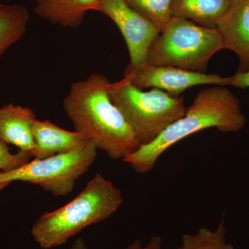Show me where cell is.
Listing matches in <instances>:
<instances>
[{"label":"cell","mask_w":249,"mask_h":249,"mask_svg":"<svg viewBox=\"0 0 249 249\" xmlns=\"http://www.w3.org/2000/svg\"><path fill=\"white\" fill-rule=\"evenodd\" d=\"M107 77L93 73L75 82L64 99L63 107L75 131L114 160H124L140 147L137 137L111 102Z\"/></svg>","instance_id":"obj_1"},{"label":"cell","mask_w":249,"mask_h":249,"mask_svg":"<svg viewBox=\"0 0 249 249\" xmlns=\"http://www.w3.org/2000/svg\"><path fill=\"white\" fill-rule=\"evenodd\" d=\"M245 124L238 98L224 86L216 85L198 93L182 117L170 124L155 141L141 145L124 160L137 173L145 174L153 169L168 148L191 134L211 127L226 133L236 132Z\"/></svg>","instance_id":"obj_2"},{"label":"cell","mask_w":249,"mask_h":249,"mask_svg":"<svg viewBox=\"0 0 249 249\" xmlns=\"http://www.w3.org/2000/svg\"><path fill=\"white\" fill-rule=\"evenodd\" d=\"M123 201L121 190L96 174L71 201L42 214L33 226L31 235L40 248L59 247L85 228L110 217Z\"/></svg>","instance_id":"obj_3"},{"label":"cell","mask_w":249,"mask_h":249,"mask_svg":"<svg viewBox=\"0 0 249 249\" xmlns=\"http://www.w3.org/2000/svg\"><path fill=\"white\" fill-rule=\"evenodd\" d=\"M108 94L134 131L141 145L155 141L186 113L184 100L156 88L144 91L123 78L109 83Z\"/></svg>","instance_id":"obj_4"},{"label":"cell","mask_w":249,"mask_h":249,"mask_svg":"<svg viewBox=\"0 0 249 249\" xmlns=\"http://www.w3.org/2000/svg\"><path fill=\"white\" fill-rule=\"evenodd\" d=\"M222 49L224 43L216 28L172 17L152 42L145 63L204 73L210 59Z\"/></svg>","instance_id":"obj_5"},{"label":"cell","mask_w":249,"mask_h":249,"mask_svg":"<svg viewBox=\"0 0 249 249\" xmlns=\"http://www.w3.org/2000/svg\"><path fill=\"white\" fill-rule=\"evenodd\" d=\"M97 149L89 140L71 152L42 160L34 159L15 169L0 171V184L24 181L37 185L55 196H68L77 180L94 163Z\"/></svg>","instance_id":"obj_6"},{"label":"cell","mask_w":249,"mask_h":249,"mask_svg":"<svg viewBox=\"0 0 249 249\" xmlns=\"http://www.w3.org/2000/svg\"><path fill=\"white\" fill-rule=\"evenodd\" d=\"M124 78L139 89L156 88L178 96L185 90L200 85H230V77L206 74L168 66H153L144 63L137 67L127 66Z\"/></svg>","instance_id":"obj_7"},{"label":"cell","mask_w":249,"mask_h":249,"mask_svg":"<svg viewBox=\"0 0 249 249\" xmlns=\"http://www.w3.org/2000/svg\"><path fill=\"white\" fill-rule=\"evenodd\" d=\"M98 11L107 15L121 31L130 57L128 66L145 63L150 45L160 34L159 29L124 0H98Z\"/></svg>","instance_id":"obj_8"},{"label":"cell","mask_w":249,"mask_h":249,"mask_svg":"<svg viewBox=\"0 0 249 249\" xmlns=\"http://www.w3.org/2000/svg\"><path fill=\"white\" fill-rule=\"evenodd\" d=\"M216 29L224 49H230L240 60L239 72L249 71V0L234 3Z\"/></svg>","instance_id":"obj_9"},{"label":"cell","mask_w":249,"mask_h":249,"mask_svg":"<svg viewBox=\"0 0 249 249\" xmlns=\"http://www.w3.org/2000/svg\"><path fill=\"white\" fill-rule=\"evenodd\" d=\"M36 120L35 113L30 108L12 103L2 106L0 107V141L32 156L36 149L33 134Z\"/></svg>","instance_id":"obj_10"},{"label":"cell","mask_w":249,"mask_h":249,"mask_svg":"<svg viewBox=\"0 0 249 249\" xmlns=\"http://www.w3.org/2000/svg\"><path fill=\"white\" fill-rule=\"evenodd\" d=\"M36 149L32 157L42 160L71 152L89 141L84 134L62 129L49 121L36 119L33 126Z\"/></svg>","instance_id":"obj_11"},{"label":"cell","mask_w":249,"mask_h":249,"mask_svg":"<svg viewBox=\"0 0 249 249\" xmlns=\"http://www.w3.org/2000/svg\"><path fill=\"white\" fill-rule=\"evenodd\" d=\"M35 13L53 24L76 28L89 11H98V0H36Z\"/></svg>","instance_id":"obj_12"},{"label":"cell","mask_w":249,"mask_h":249,"mask_svg":"<svg viewBox=\"0 0 249 249\" xmlns=\"http://www.w3.org/2000/svg\"><path fill=\"white\" fill-rule=\"evenodd\" d=\"M232 4V0H173L171 15L201 27L216 28Z\"/></svg>","instance_id":"obj_13"},{"label":"cell","mask_w":249,"mask_h":249,"mask_svg":"<svg viewBox=\"0 0 249 249\" xmlns=\"http://www.w3.org/2000/svg\"><path fill=\"white\" fill-rule=\"evenodd\" d=\"M29 12L24 6L0 4V58L27 31Z\"/></svg>","instance_id":"obj_14"},{"label":"cell","mask_w":249,"mask_h":249,"mask_svg":"<svg viewBox=\"0 0 249 249\" xmlns=\"http://www.w3.org/2000/svg\"><path fill=\"white\" fill-rule=\"evenodd\" d=\"M178 249H236L226 241V229L222 219L215 230L202 227L195 234L183 235L181 245Z\"/></svg>","instance_id":"obj_15"},{"label":"cell","mask_w":249,"mask_h":249,"mask_svg":"<svg viewBox=\"0 0 249 249\" xmlns=\"http://www.w3.org/2000/svg\"><path fill=\"white\" fill-rule=\"evenodd\" d=\"M138 14L161 31L171 19L173 0H124Z\"/></svg>","instance_id":"obj_16"},{"label":"cell","mask_w":249,"mask_h":249,"mask_svg":"<svg viewBox=\"0 0 249 249\" xmlns=\"http://www.w3.org/2000/svg\"><path fill=\"white\" fill-rule=\"evenodd\" d=\"M32 157L28 152L19 150L18 153L10 152L8 145L0 141V171H8L24 165Z\"/></svg>","instance_id":"obj_17"},{"label":"cell","mask_w":249,"mask_h":249,"mask_svg":"<svg viewBox=\"0 0 249 249\" xmlns=\"http://www.w3.org/2000/svg\"><path fill=\"white\" fill-rule=\"evenodd\" d=\"M124 249H163L161 237L153 236L145 246H142L140 240L137 239Z\"/></svg>","instance_id":"obj_18"},{"label":"cell","mask_w":249,"mask_h":249,"mask_svg":"<svg viewBox=\"0 0 249 249\" xmlns=\"http://www.w3.org/2000/svg\"><path fill=\"white\" fill-rule=\"evenodd\" d=\"M230 85L235 88L246 89L249 88V71H237L234 76L230 77Z\"/></svg>","instance_id":"obj_19"},{"label":"cell","mask_w":249,"mask_h":249,"mask_svg":"<svg viewBox=\"0 0 249 249\" xmlns=\"http://www.w3.org/2000/svg\"><path fill=\"white\" fill-rule=\"evenodd\" d=\"M69 249H89L84 239L78 237Z\"/></svg>","instance_id":"obj_20"},{"label":"cell","mask_w":249,"mask_h":249,"mask_svg":"<svg viewBox=\"0 0 249 249\" xmlns=\"http://www.w3.org/2000/svg\"><path fill=\"white\" fill-rule=\"evenodd\" d=\"M9 184H6V183H4V184H0V191H1V190L4 189L5 187H6Z\"/></svg>","instance_id":"obj_21"},{"label":"cell","mask_w":249,"mask_h":249,"mask_svg":"<svg viewBox=\"0 0 249 249\" xmlns=\"http://www.w3.org/2000/svg\"><path fill=\"white\" fill-rule=\"evenodd\" d=\"M241 1V0H232V4H234V3L238 2V1Z\"/></svg>","instance_id":"obj_22"}]
</instances>
